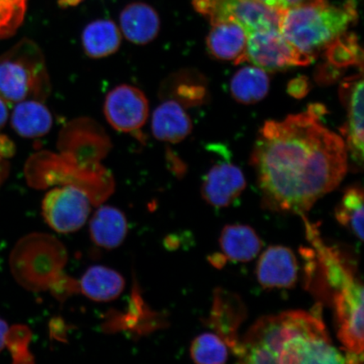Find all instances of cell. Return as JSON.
<instances>
[{"label":"cell","instance_id":"d4e9b609","mask_svg":"<svg viewBox=\"0 0 364 364\" xmlns=\"http://www.w3.org/2000/svg\"><path fill=\"white\" fill-rule=\"evenodd\" d=\"M227 344L217 334L203 333L191 345L190 355L197 363H225L229 358Z\"/></svg>","mask_w":364,"mask_h":364},{"label":"cell","instance_id":"d6986e66","mask_svg":"<svg viewBox=\"0 0 364 364\" xmlns=\"http://www.w3.org/2000/svg\"><path fill=\"white\" fill-rule=\"evenodd\" d=\"M220 245L222 256L234 262L252 261L263 247L257 232L245 225H226L221 232Z\"/></svg>","mask_w":364,"mask_h":364},{"label":"cell","instance_id":"3957f363","mask_svg":"<svg viewBox=\"0 0 364 364\" xmlns=\"http://www.w3.org/2000/svg\"><path fill=\"white\" fill-rule=\"evenodd\" d=\"M303 218L307 238L316 250L325 284L331 294L338 338L350 360L362 363L364 338L362 282L351 263L346 260L338 250L330 247L323 241L316 225Z\"/></svg>","mask_w":364,"mask_h":364},{"label":"cell","instance_id":"ba28073f","mask_svg":"<svg viewBox=\"0 0 364 364\" xmlns=\"http://www.w3.org/2000/svg\"><path fill=\"white\" fill-rule=\"evenodd\" d=\"M91 201L85 190L68 185L50 190L42 203L44 220L58 233H73L85 225Z\"/></svg>","mask_w":364,"mask_h":364},{"label":"cell","instance_id":"6da1fadb","mask_svg":"<svg viewBox=\"0 0 364 364\" xmlns=\"http://www.w3.org/2000/svg\"><path fill=\"white\" fill-rule=\"evenodd\" d=\"M324 107L283 121H269L258 135L252 156L263 206L304 216L323 196L338 188L348 167L344 140L321 124Z\"/></svg>","mask_w":364,"mask_h":364},{"label":"cell","instance_id":"44dd1931","mask_svg":"<svg viewBox=\"0 0 364 364\" xmlns=\"http://www.w3.org/2000/svg\"><path fill=\"white\" fill-rule=\"evenodd\" d=\"M53 118L43 102L29 99L16 103L11 115V125L24 138L36 139L51 131Z\"/></svg>","mask_w":364,"mask_h":364},{"label":"cell","instance_id":"1f68e13d","mask_svg":"<svg viewBox=\"0 0 364 364\" xmlns=\"http://www.w3.org/2000/svg\"><path fill=\"white\" fill-rule=\"evenodd\" d=\"M10 327L7 323L0 318V352L6 347L9 332H10Z\"/></svg>","mask_w":364,"mask_h":364},{"label":"cell","instance_id":"4316f807","mask_svg":"<svg viewBox=\"0 0 364 364\" xmlns=\"http://www.w3.org/2000/svg\"><path fill=\"white\" fill-rule=\"evenodd\" d=\"M28 0H0V40L11 38L21 26Z\"/></svg>","mask_w":364,"mask_h":364},{"label":"cell","instance_id":"9a60e30c","mask_svg":"<svg viewBox=\"0 0 364 364\" xmlns=\"http://www.w3.org/2000/svg\"><path fill=\"white\" fill-rule=\"evenodd\" d=\"M119 21L122 33L127 41L136 45L152 43L161 30L158 13L153 7L142 2L127 6L120 14Z\"/></svg>","mask_w":364,"mask_h":364},{"label":"cell","instance_id":"9c48e42d","mask_svg":"<svg viewBox=\"0 0 364 364\" xmlns=\"http://www.w3.org/2000/svg\"><path fill=\"white\" fill-rule=\"evenodd\" d=\"M313 60L291 45L279 29L261 31L248 35L244 62H250L265 71L307 66Z\"/></svg>","mask_w":364,"mask_h":364},{"label":"cell","instance_id":"8992f818","mask_svg":"<svg viewBox=\"0 0 364 364\" xmlns=\"http://www.w3.org/2000/svg\"><path fill=\"white\" fill-rule=\"evenodd\" d=\"M68 262L67 250L53 236L34 233L17 243L11 256L14 277L27 290L53 289L60 282Z\"/></svg>","mask_w":364,"mask_h":364},{"label":"cell","instance_id":"603a6c76","mask_svg":"<svg viewBox=\"0 0 364 364\" xmlns=\"http://www.w3.org/2000/svg\"><path fill=\"white\" fill-rule=\"evenodd\" d=\"M269 87L270 79L267 71L255 65L240 68L230 82L232 95L236 101L243 104L262 101Z\"/></svg>","mask_w":364,"mask_h":364},{"label":"cell","instance_id":"5bb4252c","mask_svg":"<svg viewBox=\"0 0 364 364\" xmlns=\"http://www.w3.org/2000/svg\"><path fill=\"white\" fill-rule=\"evenodd\" d=\"M245 316L247 309L237 295L224 289L215 291L209 326L215 330V334L225 341L232 352L240 343L238 331Z\"/></svg>","mask_w":364,"mask_h":364},{"label":"cell","instance_id":"484cf974","mask_svg":"<svg viewBox=\"0 0 364 364\" xmlns=\"http://www.w3.org/2000/svg\"><path fill=\"white\" fill-rule=\"evenodd\" d=\"M326 56L335 66L355 65L363 67V52L354 34L346 33L339 36L327 47Z\"/></svg>","mask_w":364,"mask_h":364},{"label":"cell","instance_id":"52a82bcc","mask_svg":"<svg viewBox=\"0 0 364 364\" xmlns=\"http://www.w3.org/2000/svg\"><path fill=\"white\" fill-rule=\"evenodd\" d=\"M196 11L210 21L212 26L234 22L252 34L279 29L281 13L258 0H193Z\"/></svg>","mask_w":364,"mask_h":364},{"label":"cell","instance_id":"8fae6325","mask_svg":"<svg viewBox=\"0 0 364 364\" xmlns=\"http://www.w3.org/2000/svg\"><path fill=\"white\" fill-rule=\"evenodd\" d=\"M228 154L225 149L224 158L211 167L203 181V199L217 208L230 207L247 186L242 171L230 161Z\"/></svg>","mask_w":364,"mask_h":364},{"label":"cell","instance_id":"5b68a950","mask_svg":"<svg viewBox=\"0 0 364 364\" xmlns=\"http://www.w3.org/2000/svg\"><path fill=\"white\" fill-rule=\"evenodd\" d=\"M51 80L42 49L24 39L0 57V95L7 103L34 99L44 102Z\"/></svg>","mask_w":364,"mask_h":364},{"label":"cell","instance_id":"ffe728a7","mask_svg":"<svg viewBox=\"0 0 364 364\" xmlns=\"http://www.w3.org/2000/svg\"><path fill=\"white\" fill-rule=\"evenodd\" d=\"M126 282L121 273L112 268L94 265L82 276L80 289L85 297L95 302H110L124 292Z\"/></svg>","mask_w":364,"mask_h":364},{"label":"cell","instance_id":"4fadbf2b","mask_svg":"<svg viewBox=\"0 0 364 364\" xmlns=\"http://www.w3.org/2000/svg\"><path fill=\"white\" fill-rule=\"evenodd\" d=\"M298 262L293 250L272 245L262 254L257 266L258 283L265 289H291L298 279Z\"/></svg>","mask_w":364,"mask_h":364},{"label":"cell","instance_id":"f546056e","mask_svg":"<svg viewBox=\"0 0 364 364\" xmlns=\"http://www.w3.org/2000/svg\"><path fill=\"white\" fill-rule=\"evenodd\" d=\"M15 154V144L8 136L0 134V162Z\"/></svg>","mask_w":364,"mask_h":364},{"label":"cell","instance_id":"7a4b0ae2","mask_svg":"<svg viewBox=\"0 0 364 364\" xmlns=\"http://www.w3.org/2000/svg\"><path fill=\"white\" fill-rule=\"evenodd\" d=\"M233 353L243 363H348L321 316L302 311L259 318Z\"/></svg>","mask_w":364,"mask_h":364},{"label":"cell","instance_id":"30bf717a","mask_svg":"<svg viewBox=\"0 0 364 364\" xmlns=\"http://www.w3.org/2000/svg\"><path fill=\"white\" fill-rule=\"evenodd\" d=\"M103 112L108 124L122 133L136 134L149 117L146 95L136 86L122 84L109 91Z\"/></svg>","mask_w":364,"mask_h":364},{"label":"cell","instance_id":"f1b7e54d","mask_svg":"<svg viewBox=\"0 0 364 364\" xmlns=\"http://www.w3.org/2000/svg\"><path fill=\"white\" fill-rule=\"evenodd\" d=\"M265 6L283 12L289 9L306 6L309 4L326 2V0H258Z\"/></svg>","mask_w":364,"mask_h":364},{"label":"cell","instance_id":"7c38bea8","mask_svg":"<svg viewBox=\"0 0 364 364\" xmlns=\"http://www.w3.org/2000/svg\"><path fill=\"white\" fill-rule=\"evenodd\" d=\"M340 97L347 107L348 118L341 132L345 138L348 156L356 166L363 162V79L359 75L345 80L340 89Z\"/></svg>","mask_w":364,"mask_h":364},{"label":"cell","instance_id":"ac0fdd59","mask_svg":"<svg viewBox=\"0 0 364 364\" xmlns=\"http://www.w3.org/2000/svg\"><path fill=\"white\" fill-rule=\"evenodd\" d=\"M248 35L234 22L213 25L207 38L209 53L220 60L233 61L235 65L244 62Z\"/></svg>","mask_w":364,"mask_h":364},{"label":"cell","instance_id":"d6a6232c","mask_svg":"<svg viewBox=\"0 0 364 364\" xmlns=\"http://www.w3.org/2000/svg\"><path fill=\"white\" fill-rule=\"evenodd\" d=\"M8 117L9 109L7 102L4 101V99L0 95V129L6 125Z\"/></svg>","mask_w":364,"mask_h":364},{"label":"cell","instance_id":"2e32d148","mask_svg":"<svg viewBox=\"0 0 364 364\" xmlns=\"http://www.w3.org/2000/svg\"><path fill=\"white\" fill-rule=\"evenodd\" d=\"M151 130L156 139L177 144L191 134L193 124L182 105L175 100L168 99L154 111Z\"/></svg>","mask_w":364,"mask_h":364},{"label":"cell","instance_id":"7402d4cb","mask_svg":"<svg viewBox=\"0 0 364 364\" xmlns=\"http://www.w3.org/2000/svg\"><path fill=\"white\" fill-rule=\"evenodd\" d=\"M81 44L88 57L95 59L107 58L119 50L121 31L111 20L94 21L82 31Z\"/></svg>","mask_w":364,"mask_h":364},{"label":"cell","instance_id":"e0dca14e","mask_svg":"<svg viewBox=\"0 0 364 364\" xmlns=\"http://www.w3.org/2000/svg\"><path fill=\"white\" fill-rule=\"evenodd\" d=\"M129 232L127 218L117 208L105 205L95 212L90 221V235L100 247L112 250L124 243Z\"/></svg>","mask_w":364,"mask_h":364},{"label":"cell","instance_id":"277c9868","mask_svg":"<svg viewBox=\"0 0 364 364\" xmlns=\"http://www.w3.org/2000/svg\"><path fill=\"white\" fill-rule=\"evenodd\" d=\"M358 20L357 3L309 4L281 13L282 35L300 53L315 58Z\"/></svg>","mask_w":364,"mask_h":364},{"label":"cell","instance_id":"cb8c5ba5","mask_svg":"<svg viewBox=\"0 0 364 364\" xmlns=\"http://www.w3.org/2000/svg\"><path fill=\"white\" fill-rule=\"evenodd\" d=\"M363 192L359 186H353L345 191L335 210L339 224L360 241L363 240Z\"/></svg>","mask_w":364,"mask_h":364},{"label":"cell","instance_id":"4dcf8cb0","mask_svg":"<svg viewBox=\"0 0 364 364\" xmlns=\"http://www.w3.org/2000/svg\"><path fill=\"white\" fill-rule=\"evenodd\" d=\"M308 90L307 82L304 79L296 80L291 82L289 85V92L295 97H301Z\"/></svg>","mask_w":364,"mask_h":364},{"label":"cell","instance_id":"83f0119b","mask_svg":"<svg viewBox=\"0 0 364 364\" xmlns=\"http://www.w3.org/2000/svg\"><path fill=\"white\" fill-rule=\"evenodd\" d=\"M29 331L24 327L16 326L11 328L9 332L7 347L11 350L14 358L21 362L23 359L28 358V352H27V343L30 336Z\"/></svg>","mask_w":364,"mask_h":364}]
</instances>
